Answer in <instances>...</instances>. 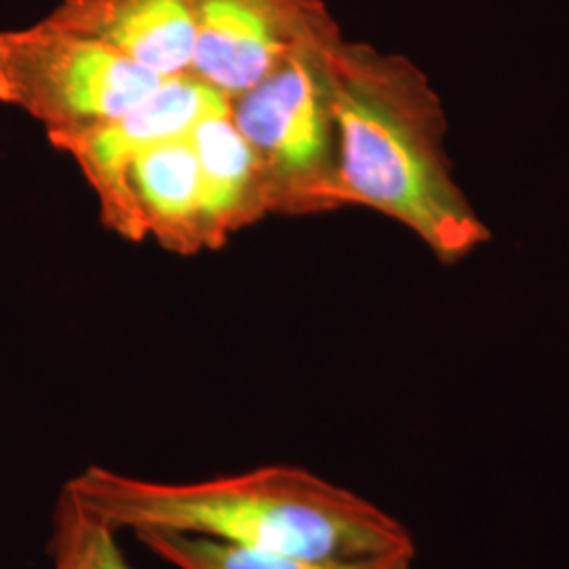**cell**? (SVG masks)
<instances>
[{
  "label": "cell",
  "instance_id": "obj_6",
  "mask_svg": "<svg viewBox=\"0 0 569 569\" xmlns=\"http://www.w3.org/2000/svg\"><path fill=\"white\" fill-rule=\"evenodd\" d=\"M190 129L133 154L122 171L121 199L108 230L129 243L154 241L178 256L211 251L203 173Z\"/></svg>",
  "mask_w": 569,
  "mask_h": 569
},
{
  "label": "cell",
  "instance_id": "obj_10",
  "mask_svg": "<svg viewBox=\"0 0 569 569\" xmlns=\"http://www.w3.org/2000/svg\"><path fill=\"white\" fill-rule=\"evenodd\" d=\"M136 538L176 569H411L413 561L407 555L361 561H312L176 531H138Z\"/></svg>",
  "mask_w": 569,
  "mask_h": 569
},
{
  "label": "cell",
  "instance_id": "obj_1",
  "mask_svg": "<svg viewBox=\"0 0 569 569\" xmlns=\"http://www.w3.org/2000/svg\"><path fill=\"white\" fill-rule=\"evenodd\" d=\"M63 488L117 531H176L312 561L416 557L403 523L305 468L163 483L89 467Z\"/></svg>",
  "mask_w": 569,
  "mask_h": 569
},
{
  "label": "cell",
  "instance_id": "obj_9",
  "mask_svg": "<svg viewBox=\"0 0 569 569\" xmlns=\"http://www.w3.org/2000/svg\"><path fill=\"white\" fill-rule=\"evenodd\" d=\"M201 164L204 216L211 251L232 234L270 216L262 167L230 119V103L204 114L190 129Z\"/></svg>",
  "mask_w": 569,
  "mask_h": 569
},
{
  "label": "cell",
  "instance_id": "obj_11",
  "mask_svg": "<svg viewBox=\"0 0 569 569\" xmlns=\"http://www.w3.org/2000/svg\"><path fill=\"white\" fill-rule=\"evenodd\" d=\"M117 536V529L61 489L49 545L53 569H131Z\"/></svg>",
  "mask_w": 569,
  "mask_h": 569
},
{
  "label": "cell",
  "instance_id": "obj_8",
  "mask_svg": "<svg viewBox=\"0 0 569 569\" xmlns=\"http://www.w3.org/2000/svg\"><path fill=\"white\" fill-rule=\"evenodd\" d=\"M49 18L163 79L190 74L194 0H60Z\"/></svg>",
  "mask_w": 569,
  "mask_h": 569
},
{
  "label": "cell",
  "instance_id": "obj_2",
  "mask_svg": "<svg viewBox=\"0 0 569 569\" xmlns=\"http://www.w3.org/2000/svg\"><path fill=\"white\" fill-rule=\"evenodd\" d=\"M331 89L345 207L406 226L446 266L491 241L456 182L443 103L413 61L340 37L331 49Z\"/></svg>",
  "mask_w": 569,
  "mask_h": 569
},
{
  "label": "cell",
  "instance_id": "obj_3",
  "mask_svg": "<svg viewBox=\"0 0 569 569\" xmlns=\"http://www.w3.org/2000/svg\"><path fill=\"white\" fill-rule=\"evenodd\" d=\"M333 21L266 79L230 100V119L264 176L270 216L342 209L340 131L331 89Z\"/></svg>",
  "mask_w": 569,
  "mask_h": 569
},
{
  "label": "cell",
  "instance_id": "obj_7",
  "mask_svg": "<svg viewBox=\"0 0 569 569\" xmlns=\"http://www.w3.org/2000/svg\"><path fill=\"white\" fill-rule=\"evenodd\" d=\"M228 103L220 91L190 74L171 77L112 121L81 133L49 138V142L81 169L84 182L96 192L106 226L117 211L122 171L133 154L148 143L188 131L204 114Z\"/></svg>",
  "mask_w": 569,
  "mask_h": 569
},
{
  "label": "cell",
  "instance_id": "obj_5",
  "mask_svg": "<svg viewBox=\"0 0 569 569\" xmlns=\"http://www.w3.org/2000/svg\"><path fill=\"white\" fill-rule=\"evenodd\" d=\"M333 21L323 0H194L190 77L230 102Z\"/></svg>",
  "mask_w": 569,
  "mask_h": 569
},
{
  "label": "cell",
  "instance_id": "obj_4",
  "mask_svg": "<svg viewBox=\"0 0 569 569\" xmlns=\"http://www.w3.org/2000/svg\"><path fill=\"white\" fill-rule=\"evenodd\" d=\"M163 77L49 16L0 32V102L41 122L47 138L81 133L142 102Z\"/></svg>",
  "mask_w": 569,
  "mask_h": 569
}]
</instances>
